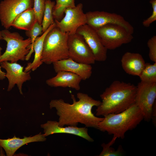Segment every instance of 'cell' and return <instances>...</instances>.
Returning <instances> with one entry per match:
<instances>
[{
    "mask_svg": "<svg viewBox=\"0 0 156 156\" xmlns=\"http://www.w3.org/2000/svg\"><path fill=\"white\" fill-rule=\"evenodd\" d=\"M77 95L78 101L74 94H71L72 104L66 103L62 99H52L50 101V109L55 108L59 117V126H77L80 123L86 127L98 129L99 123L104 118L95 116L92 109L94 106H99L101 101L93 99L86 94L78 92Z\"/></svg>",
    "mask_w": 156,
    "mask_h": 156,
    "instance_id": "6da1fadb",
    "label": "cell"
},
{
    "mask_svg": "<svg viewBox=\"0 0 156 156\" xmlns=\"http://www.w3.org/2000/svg\"><path fill=\"white\" fill-rule=\"evenodd\" d=\"M0 65L6 71L5 77L8 81L7 91H11L16 85L20 94L23 95V84L31 79V71H25L23 67L17 62L4 61L0 63Z\"/></svg>",
    "mask_w": 156,
    "mask_h": 156,
    "instance_id": "7c38bea8",
    "label": "cell"
},
{
    "mask_svg": "<svg viewBox=\"0 0 156 156\" xmlns=\"http://www.w3.org/2000/svg\"><path fill=\"white\" fill-rule=\"evenodd\" d=\"M75 6V0H56L53 10L54 20L60 21L64 17L65 11L67 8Z\"/></svg>",
    "mask_w": 156,
    "mask_h": 156,
    "instance_id": "44dd1931",
    "label": "cell"
},
{
    "mask_svg": "<svg viewBox=\"0 0 156 156\" xmlns=\"http://www.w3.org/2000/svg\"><path fill=\"white\" fill-rule=\"evenodd\" d=\"M64 14L60 21L54 20L56 26L63 32H68L69 35L75 34L79 27L86 24V14L81 3L67 8Z\"/></svg>",
    "mask_w": 156,
    "mask_h": 156,
    "instance_id": "30bf717a",
    "label": "cell"
},
{
    "mask_svg": "<svg viewBox=\"0 0 156 156\" xmlns=\"http://www.w3.org/2000/svg\"><path fill=\"white\" fill-rule=\"evenodd\" d=\"M147 45L149 49V57L150 60L156 62V36H154L148 40Z\"/></svg>",
    "mask_w": 156,
    "mask_h": 156,
    "instance_id": "4316f807",
    "label": "cell"
},
{
    "mask_svg": "<svg viewBox=\"0 0 156 156\" xmlns=\"http://www.w3.org/2000/svg\"><path fill=\"white\" fill-rule=\"evenodd\" d=\"M151 120L155 125H156V102L154 103L152 109L151 113Z\"/></svg>",
    "mask_w": 156,
    "mask_h": 156,
    "instance_id": "f1b7e54d",
    "label": "cell"
},
{
    "mask_svg": "<svg viewBox=\"0 0 156 156\" xmlns=\"http://www.w3.org/2000/svg\"><path fill=\"white\" fill-rule=\"evenodd\" d=\"M46 0H34L33 9L36 21L42 24Z\"/></svg>",
    "mask_w": 156,
    "mask_h": 156,
    "instance_id": "484cf974",
    "label": "cell"
},
{
    "mask_svg": "<svg viewBox=\"0 0 156 156\" xmlns=\"http://www.w3.org/2000/svg\"><path fill=\"white\" fill-rule=\"evenodd\" d=\"M69 35L68 33L62 31L56 26L48 33L43 44V63L51 64L68 58L67 42Z\"/></svg>",
    "mask_w": 156,
    "mask_h": 156,
    "instance_id": "277c9868",
    "label": "cell"
},
{
    "mask_svg": "<svg viewBox=\"0 0 156 156\" xmlns=\"http://www.w3.org/2000/svg\"><path fill=\"white\" fill-rule=\"evenodd\" d=\"M76 33L83 37L92 51L96 61L104 62L106 60L107 49L93 28L86 24L79 27Z\"/></svg>",
    "mask_w": 156,
    "mask_h": 156,
    "instance_id": "4fadbf2b",
    "label": "cell"
},
{
    "mask_svg": "<svg viewBox=\"0 0 156 156\" xmlns=\"http://www.w3.org/2000/svg\"><path fill=\"white\" fill-rule=\"evenodd\" d=\"M68 58L78 62L94 64L95 58L83 37L76 33L69 35L67 42Z\"/></svg>",
    "mask_w": 156,
    "mask_h": 156,
    "instance_id": "9c48e42d",
    "label": "cell"
},
{
    "mask_svg": "<svg viewBox=\"0 0 156 156\" xmlns=\"http://www.w3.org/2000/svg\"><path fill=\"white\" fill-rule=\"evenodd\" d=\"M153 11L151 15L142 22L143 25L145 27H148L153 22L156 20V0H151Z\"/></svg>",
    "mask_w": 156,
    "mask_h": 156,
    "instance_id": "83f0119b",
    "label": "cell"
},
{
    "mask_svg": "<svg viewBox=\"0 0 156 156\" xmlns=\"http://www.w3.org/2000/svg\"><path fill=\"white\" fill-rule=\"evenodd\" d=\"M55 4V2L51 0L45 1V9L41 24L43 33L55 23L53 10Z\"/></svg>",
    "mask_w": 156,
    "mask_h": 156,
    "instance_id": "7402d4cb",
    "label": "cell"
},
{
    "mask_svg": "<svg viewBox=\"0 0 156 156\" xmlns=\"http://www.w3.org/2000/svg\"><path fill=\"white\" fill-rule=\"evenodd\" d=\"M104 117L99 123L98 129L122 139L127 131L135 129L144 119L140 110L135 103L121 112Z\"/></svg>",
    "mask_w": 156,
    "mask_h": 156,
    "instance_id": "3957f363",
    "label": "cell"
},
{
    "mask_svg": "<svg viewBox=\"0 0 156 156\" xmlns=\"http://www.w3.org/2000/svg\"><path fill=\"white\" fill-rule=\"evenodd\" d=\"M54 77L46 80L48 86L54 87H69L79 90L80 89L81 78L75 74L66 71H61L57 73Z\"/></svg>",
    "mask_w": 156,
    "mask_h": 156,
    "instance_id": "e0dca14e",
    "label": "cell"
},
{
    "mask_svg": "<svg viewBox=\"0 0 156 156\" xmlns=\"http://www.w3.org/2000/svg\"><path fill=\"white\" fill-rule=\"evenodd\" d=\"M1 68L0 65V80H3L5 78V73L2 70Z\"/></svg>",
    "mask_w": 156,
    "mask_h": 156,
    "instance_id": "f546056e",
    "label": "cell"
},
{
    "mask_svg": "<svg viewBox=\"0 0 156 156\" xmlns=\"http://www.w3.org/2000/svg\"><path fill=\"white\" fill-rule=\"evenodd\" d=\"M117 138L113 135V137L108 143L105 144L103 143L101 144L103 150L99 156H118L121 155L122 150L121 148L119 147L116 150L111 146L115 142Z\"/></svg>",
    "mask_w": 156,
    "mask_h": 156,
    "instance_id": "d4e9b609",
    "label": "cell"
},
{
    "mask_svg": "<svg viewBox=\"0 0 156 156\" xmlns=\"http://www.w3.org/2000/svg\"><path fill=\"white\" fill-rule=\"evenodd\" d=\"M37 21L33 9H28L20 14L14 21L12 26L26 31L30 29Z\"/></svg>",
    "mask_w": 156,
    "mask_h": 156,
    "instance_id": "ffe728a7",
    "label": "cell"
},
{
    "mask_svg": "<svg viewBox=\"0 0 156 156\" xmlns=\"http://www.w3.org/2000/svg\"><path fill=\"white\" fill-rule=\"evenodd\" d=\"M2 40V34H1V31H0V40ZM2 49L1 46H0V56L2 54V53L1 51H2Z\"/></svg>",
    "mask_w": 156,
    "mask_h": 156,
    "instance_id": "4dcf8cb0",
    "label": "cell"
},
{
    "mask_svg": "<svg viewBox=\"0 0 156 156\" xmlns=\"http://www.w3.org/2000/svg\"><path fill=\"white\" fill-rule=\"evenodd\" d=\"M34 0H3L0 3V21L8 29L16 17L26 10L33 7Z\"/></svg>",
    "mask_w": 156,
    "mask_h": 156,
    "instance_id": "ba28073f",
    "label": "cell"
},
{
    "mask_svg": "<svg viewBox=\"0 0 156 156\" xmlns=\"http://www.w3.org/2000/svg\"><path fill=\"white\" fill-rule=\"evenodd\" d=\"M139 77L141 81L148 83L156 82V62L153 64L146 63Z\"/></svg>",
    "mask_w": 156,
    "mask_h": 156,
    "instance_id": "603a6c76",
    "label": "cell"
},
{
    "mask_svg": "<svg viewBox=\"0 0 156 156\" xmlns=\"http://www.w3.org/2000/svg\"><path fill=\"white\" fill-rule=\"evenodd\" d=\"M43 33L42 28L41 24H40L37 21L34 23L32 27L29 30L26 31V35L30 38L31 40V49L28 54L26 58V60H29L32 53L34 52L32 47L34 42L38 36Z\"/></svg>",
    "mask_w": 156,
    "mask_h": 156,
    "instance_id": "cb8c5ba5",
    "label": "cell"
},
{
    "mask_svg": "<svg viewBox=\"0 0 156 156\" xmlns=\"http://www.w3.org/2000/svg\"><path fill=\"white\" fill-rule=\"evenodd\" d=\"M135 103L147 122L151 120L153 106L156 102V82L148 83L141 81L137 86Z\"/></svg>",
    "mask_w": 156,
    "mask_h": 156,
    "instance_id": "52a82bcc",
    "label": "cell"
},
{
    "mask_svg": "<svg viewBox=\"0 0 156 156\" xmlns=\"http://www.w3.org/2000/svg\"><path fill=\"white\" fill-rule=\"evenodd\" d=\"M86 24L93 29L108 24H115L122 26L132 34L134 29L132 25L120 15L115 13L96 11L86 13Z\"/></svg>",
    "mask_w": 156,
    "mask_h": 156,
    "instance_id": "8fae6325",
    "label": "cell"
},
{
    "mask_svg": "<svg viewBox=\"0 0 156 156\" xmlns=\"http://www.w3.org/2000/svg\"><path fill=\"white\" fill-rule=\"evenodd\" d=\"M46 139L41 132L33 136H24L23 138H17L14 135L12 138L0 139V148L4 149L7 156H12L19 148L25 144L34 142H44Z\"/></svg>",
    "mask_w": 156,
    "mask_h": 156,
    "instance_id": "2e32d148",
    "label": "cell"
},
{
    "mask_svg": "<svg viewBox=\"0 0 156 156\" xmlns=\"http://www.w3.org/2000/svg\"><path fill=\"white\" fill-rule=\"evenodd\" d=\"M121 61L122 67L127 73L138 77L146 64L141 55L129 52L123 55Z\"/></svg>",
    "mask_w": 156,
    "mask_h": 156,
    "instance_id": "ac0fdd59",
    "label": "cell"
},
{
    "mask_svg": "<svg viewBox=\"0 0 156 156\" xmlns=\"http://www.w3.org/2000/svg\"><path fill=\"white\" fill-rule=\"evenodd\" d=\"M2 40L7 42L4 52L0 56V63L4 61L17 62L19 60H25L30 52L31 39L23 38L16 32H11L7 29L1 31Z\"/></svg>",
    "mask_w": 156,
    "mask_h": 156,
    "instance_id": "5b68a950",
    "label": "cell"
},
{
    "mask_svg": "<svg viewBox=\"0 0 156 156\" xmlns=\"http://www.w3.org/2000/svg\"><path fill=\"white\" fill-rule=\"evenodd\" d=\"M53 64L56 73L61 71L70 72L79 76L83 80L89 78L92 73L91 64L78 62L69 58L56 61Z\"/></svg>",
    "mask_w": 156,
    "mask_h": 156,
    "instance_id": "5bb4252c",
    "label": "cell"
},
{
    "mask_svg": "<svg viewBox=\"0 0 156 156\" xmlns=\"http://www.w3.org/2000/svg\"><path fill=\"white\" fill-rule=\"evenodd\" d=\"M136 89L130 83L114 81L100 95L102 101L97 107L96 116H104L126 110L135 103Z\"/></svg>",
    "mask_w": 156,
    "mask_h": 156,
    "instance_id": "7a4b0ae2",
    "label": "cell"
},
{
    "mask_svg": "<svg viewBox=\"0 0 156 156\" xmlns=\"http://www.w3.org/2000/svg\"><path fill=\"white\" fill-rule=\"evenodd\" d=\"M55 26V22L51 25L40 36L36 38L32 47L35 52L34 58L32 62L27 64L24 70L25 71H34L42 64V56L44 38L48 33Z\"/></svg>",
    "mask_w": 156,
    "mask_h": 156,
    "instance_id": "d6986e66",
    "label": "cell"
},
{
    "mask_svg": "<svg viewBox=\"0 0 156 156\" xmlns=\"http://www.w3.org/2000/svg\"><path fill=\"white\" fill-rule=\"evenodd\" d=\"M101 41L107 49L113 50L131 41L132 34L122 26L115 24H108L94 29Z\"/></svg>",
    "mask_w": 156,
    "mask_h": 156,
    "instance_id": "8992f818",
    "label": "cell"
},
{
    "mask_svg": "<svg viewBox=\"0 0 156 156\" xmlns=\"http://www.w3.org/2000/svg\"><path fill=\"white\" fill-rule=\"evenodd\" d=\"M44 129V136L46 137L55 133H64L76 135L81 137L90 142L94 141L93 139L89 135L88 129L85 127H79L77 126H68L61 127L56 121L48 120L40 125Z\"/></svg>",
    "mask_w": 156,
    "mask_h": 156,
    "instance_id": "9a60e30c",
    "label": "cell"
}]
</instances>
